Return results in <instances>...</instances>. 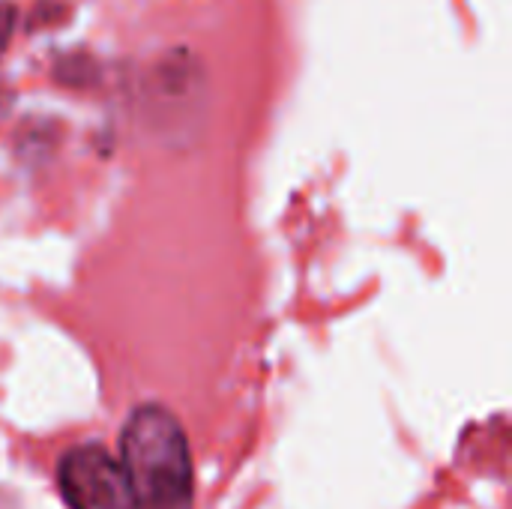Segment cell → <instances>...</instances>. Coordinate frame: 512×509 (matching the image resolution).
Segmentation results:
<instances>
[{"instance_id":"3957f363","label":"cell","mask_w":512,"mask_h":509,"mask_svg":"<svg viewBox=\"0 0 512 509\" xmlns=\"http://www.w3.org/2000/svg\"><path fill=\"white\" fill-rule=\"evenodd\" d=\"M54 75L69 87H90L99 78V66L87 54H66L54 63Z\"/></svg>"},{"instance_id":"277c9868","label":"cell","mask_w":512,"mask_h":509,"mask_svg":"<svg viewBox=\"0 0 512 509\" xmlns=\"http://www.w3.org/2000/svg\"><path fill=\"white\" fill-rule=\"evenodd\" d=\"M66 18V6L60 0H42L33 15H30V27H42V24H57Z\"/></svg>"},{"instance_id":"7a4b0ae2","label":"cell","mask_w":512,"mask_h":509,"mask_svg":"<svg viewBox=\"0 0 512 509\" xmlns=\"http://www.w3.org/2000/svg\"><path fill=\"white\" fill-rule=\"evenodd\" d=\"M57 489L69 509H132L114 453L102 444H75L57 459Z\"/></svg>"},{"instance_id":"5b68a950","label":"cell","mask_w":512,"mask_h":509,"mask_svg":"<svg viewBox=\"0 0 512 509\" xmlns=\"http://www.w3.org/2000/svg\"><path fill=\"white\" fill-rule=\"evenodd\" d=\"M15 21H18V6L9 3V0H0V57L6 54L9 48V39H12V30H15Z\"/></svg>"},{"instance_id":"6da1fadb","label":"cell","mask_w":512,"mask_h":509,"mask_svg":"<svg viewBox=\"0 0 512 509\" xmlns=\"http://www.w3.org/2000/svg\"><path fill=\"white\" fill-rule=\"evenodd\" d=\"M117 462L132 509H195V471L183 423L159 402L129 411Z\"/></svg>"}]
</instances>
